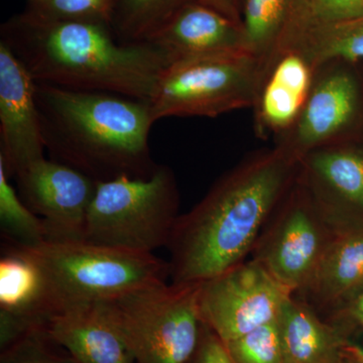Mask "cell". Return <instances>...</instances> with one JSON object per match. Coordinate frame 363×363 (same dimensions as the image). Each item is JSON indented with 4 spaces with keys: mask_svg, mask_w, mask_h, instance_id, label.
Returning a JSON list of instances; mask_svg holds the SVG:
<instances>
[{
    "mask_svg": "<svg viewBox=\"0 0 363 363\" xmlns=\"http://www.w3.org/2000/svg\"><path fill=\"white\" fill-rule=\"evenodd\" d=\"M198 1L211 7L241 25V0H198Z\"/></svg>",
    "mask_w": 363,
    "mask_h": 363,
    "instance_id": "29",
    "label": "cell"
},
{
    "mask_svg": "<svg viewBox=\"0 0 363 363\" xmlns=\"http://www.w3.org/2000/svg\"><path fill=\"white\" fill-rule=\"evenodd\" d=\"M315 70L297 48H286L272 58L253 106L257 136L277 138L293 128L309 96Z\"/></svg>",
    "mask_w": 363,
    "mask_h": 363,
    "instance_id": "15",
    "label": "cell"
},
{
    "mask_svg": "<svg viewBox=\"0 0 363 363\" xmlns=\"http://www.w3.org/2000/svg\"><path fill=\"white\" fill-rule=\"evenodd\" d=\"M292 296L255 259L200 284L198 304L203 324L227 343L278 319Z\"/></svg>",
    "mask_w": 363,
    "mask_h": 363,
    "instance_id": "8",
    "label": "cell"
},
{
    "mask_svg": "<svg viewBox=\"0 0 363 363\" xmlns=\"http://www.w3.org/2000/svg\"><path fill=\"white\" fill-rule=\"evenodd\" d=\"M284 363H340L347 345L342 333L291 297L278 319Z\"/></svg>",
    "mask_w": 363,
    "mask_h": 363,
    "instance_id": "18",
    "label": "cell"
},
{
    "mask_svg": "<svg viewBox=\"0 0 363 363\" xmlns=\"http://www.w3.org/2000/svg\"><path fill=\"white\" fill-rule=\"evenodd\" d=\"M26 250L45 272L56 313L106 302L169 278V262L154 253L128 252L86 240L47 241Z\"/></svg>",
    "mask_w": 363,
    "mask_h": 363,
    "instance_id": "4",
    "label": "cell"
},
{
    "mask_svg": "<svg viewBox=\"0 0 363 363\" xmlns=\"http://www.w3.org/2000/svg\"><path fill=\"white\" fill-rule=\"evenodd\" d=\"M340 363H348L347 362H346L345 359H343L342 362H341Z\"/></svg>",
    "mask_w": 363,
    "mask_h": 363,
    "instance_id": "32",
    "label": "cell"
},
{
    "mask_svg": "<svg viewBox=\"0 0 363 363\" xmlns=\"http://www.w3.org/2000/svg\"><path fill=\"white\" fill-rule=\"evenodd\" d=\"M189 363H233L224 343L203 324L202 335L195 354Z\"/></svg>",
    "mask_w": 363,
    "mask_h": 363,
    "instance_id": "28",
    "label": "cell"
},
{
    "mask_svg": "<svg viewBox=\"0 0 363 363\" xmlns=\"http://www.w3.org/2000/svg\"><path fill=\"white\" fill-rule=\"evenodd\" d=\"M298 169V160L274 145L219 179L176 222L167 247L172 285H200L241 264L292 188Z\"/></svg>",
    "mask_w": 363,
    "mask_h": 363,
    "instance_id": "1",
    "label": "cell"
},
{
    "mask_svg": "<svg viewBox=\"0 0 363 363\" xmlns=\"http://www.w3.org/2000/svg\"><path fill=\"white\" fill-rule=\"evenodd\" d=\"M348 304L350 317L363 326V290Z\"/></svg>",
    "mask_w": 363,
    "mask_h": 363,
    "instance_id": "30",
    "label": "cell"
},
{
    "mask_svg": "<svg viewBox=\"0 0 363 363\" xmlns=\"http://www.w3.org/2000/svg\"><path fill=\"white\" fill-rule=\"evenodd\" d=\"M291 47L304 52L315 68L332 60L359 63L363 61V16L323 21L312 13L309 1L294 21L281 50Z\"/></svg>",
    "mask_w": 363,
    "mask_h": 363,
    "instance_id": "20",
    "label": "cell"
},
{
    "mask_svg": "<svg viewBox=\"0 0 363 363\" xmlns=\"http://www.w3.org/2000/svg\"><path fill=\"white\" fill-rule=\"evenodd\" d=\"M174 172L157 167L149 178L97 182L84 240L128 252L152 253L168 247L178 220Z\"/></svg>",
    "mask_w": 363,
    "mask_h": 363,
    "instance_id": "5",
    "label": "cell"
},
{
    "mask_svg": "<svg viewBox=\"0 0 363 363\" xmlns=\"http://www.w3.org/2000/svg\"><path fill=\"white\" fill-rule=\"evenodd\" d=\"M315 16L323 21L354 20L363 16V0H309Z\"/></svg>",
    "mask_w": 363,
    "mask_h": 363,
    "instance_id": "27",
    "label": "cell"
},
{
    "mask_svg": "<svg viewBox=\"0 0 363 363\" xmlns=\"http://www.w3.org/2000/svg\"><path fill=\"white\" fill-rule=\"evenodd\" d=\"M169 63L247 51L242 26L200 1L183 7L150 42Z\"/></svg>",
    "mask_w": 363,
    "mask_h": 363,
    "instance_id": "16",
    "label": "cell"
},
{
    "mask_svg": "<svg viewBox=\"0 0 363 363\" xmlns=\"http://www.w3.org/2000/svg\"><path fill=\"white\" fill-rule=\"evenodd\" d=\"M363 290V226L339 227L306 289L325 305L350 303Z\"/></svg>",
    "mask_w": 363,
    "mask_h": 363,
    "instance_id": "19",
    "label": "cell"
},
{
    "mask_svg": "<svg viewBox=\"0 0 363 363\" xmlns=\"http://www.w3.org/2000/svg\"><path fill=\"white\" fill-rule=\"evenodd\" d=\"M345 352H347L355 362L363 363V346L347 342Z\"/></svg>",
    "mask_w": 363,
    "mask_h": 363,
    "instance_id": "31",
    "label": "cell"
},
{
    "mask_svg": "<svg viewBox=\"0 0 363 363\" xmlns=\"http://www.w3.org/2000/svg\"><path fill=\"white\" fill-rule=\"evenodd\" d=\"M198 291L164 281L101 303L136 363H189L202 335Z\"/></svg>",
    "mask_w": 363,
    "mask_h": 363,
    "instance_id": "7",
    "label": "cell"
},
{
    "mask_svg": "<svg viewBox=\"0 0 363 363\" xmlns=\"http://www.w3.org/2000/svg\"><path fill=\"white\" fill-rule=\"evenodd\" d=\"M35 89L25 66L0 43V164L9 178L45 157Z\"/></svg>",
    "mask_w": 363,
    "mask_h": 363,
    "instance_id": "12",
    "label": "cell"
},
{
    "mask_svg": "<svg viewBox=\"0 0 363 363\" xmlns=\"http://www.w3.org/2000/svg\"><path fill=\"white\" fill-rule=\"evenodd\" d=\"M297 179L334 225H355L353 215L363 214V152L346 142L305 155Z\"/></svg>",
    "mask_w": 363,
    "mask_h": 363,
    "instance_id": "14",
    "label": "cell"
},
{
    "mask_svg": "<svg viewBox=\"0 0 363 363\" xmlns=\"http://www.w3.org/2000/svg\"><path fill=\"white\" fill-rule=\"evenodd\" d=\"M56 314L44 271L32 253L6 243L0 257V350L45 330Z\"/></svg>",
    "mask_w": 363,
    "mask_h": 363,
    "instance_id": "13",
    "label": "cell"
},
{
    "mask_svg": "<svg viewBox=\"0 0 363 363\" xmlns=\"http://www.w3.org/2000/svg\"><path fill=\"white\" fill-rule=\"evenodd\" d=\"M0 38L35 82L140 101H149L169 64L152 43L123 44L104 23L45 20L26 11L2 23Z\"/></svg>",
    "mask_w": 363,
    "mask_h": 363,
    "instance_id": "2",
    "label": "cell"
},
{
    "mask_svg": "<svg viewBox=\"0 0 363 363\" xmlns=\"http://www.w3.org/2000/svg\"><path fill=\"white\" fill-rule=\"evenodd\" d=\"M0 164V227L6 243L32 248L48 241L45 222L23 202Z\"/></svg>",
    "mask_w": 363,
    "mask_h": 363,
    "instance_id": "23",
    "label": "cell"
},
{
    "mask_svg": "<svg viewBox=\"0 0 363 363\" xmlns=\"http://www.w3.org/2000/svg\"><path fill=\"white\" fill-rule=\"evenodd\" d=\"M28 1H35V0H28Z\"/></svg>",
    "mask_w": 363,
    "mask_h": 363,
    "instance_id": "33",
    "label": "cell"
},
{
    "mask_svg": "<svg viewBox=\"0 0 363 363\" xmlns=\"http://www.w3.org/2000/svg\"><path fill=\"white\" fill-rule=\"evenodd\" d=\"M338 228L296 178L255 259L293 294L306 291Z\"/></svg>",
    "mask_w": 363,
    "mask_h": 363,
    "instance_id": "9",
    "label": "cell"
},
{
    "mask_svg": "<svg viewBox=\"0 0 363 363\" xmlns=\"http://www.w3.org/2000/svg\"><path fill=\"white\" fill-rule=\"evenodd\" d=\"M116 0H35L25 11L45 20L90 21L111 26Z\"/></svg>",
    "mask_w": 363,
    "mask_h": 363,
    "instance_id": "24",
    "label": "cell"
},
{
    "mask_svg": "<svg viewBox=\"0 0 363 363\" xmlns=\"http://www.w3.org/2000/svg\"><path fill=\"white\" fill-rule=\"evenodd\" d=\"M224 345L233 363H284L277 320Z\"/></svg>",
    "mask_w": 363,
    "mask_h": 363,
    "instance_id": "25",
    "label": "cell"
},
{
    "mask_svg": "<svg viewBox=\"0 0 363 363\" xmlns=\"http://www.w3.org/2000/svg\"><path fill=\"white\" fill-rule=\"evenodd\" d=\"M308 0H241V25L248 52L267 67L283 47Z\"/></svg>",
    "mask_w": 363,
    "mask_h": 363,
    "instance_id": "21",
    "label": "cell"
},
{
    "mask_svg": "<svg viewBox=\"0 0 363 363\" xmlns=\"http://www.w3.org/2000/svg\"><path fill=\"white\" fill-rule=\"evenodd\" d=\"M14 179L21 199L44 220L48 241L84 240L96 181L45 157L21 169Z\"/></svg>",
    "mask_w": 363,
    "mask_h": 363,
    "instance_id": "11",
    "label": "cell"
},
{
    "mask_svg": "<svg viewBox=\"0 0 363 363\" xmlns=\"http://www.w3.org/2000/svg\"><path fill=\"white\" fill-rule=\"evenodd\" d=\"M354 63L332 60L318 66L309 96L290 130L276 145L300 161L312 150L346 142L362 108V88Z\"/></svg>",
    "mask_w": 363,
    "mask_h": 363,
    "instance_id": "10",
    "label": "cell"
},
{
    "mask_svg": "<svg viewBox=\"0 0 363 363\" xmlns=\"http://www.w3.org/2000/svg\"><path fill=\"white\" fill-rule=\"evenodd\" d=\"M45 332L78 363H136L125 338L102 303L52 315Z\"/></svg>",
    "mask_w": 363,
    "mask_h": 363,
    "instance_id": "17",
    "label": "cell"
},
{
    "mask_svg": "<svg viewBox=\"0 0 363 363\" xmlns=\"http://www.w3.org/2000/svg\"><path fill=\"white\" fill-rule=\"evenodd\" d=\"M197 0H116L112 32L123 44L150 42L183 7Z\"/></svg>",
    "mask_w": 363,
    "mask_h": 363,
    "instance_id": "22",
    "label": "cell"
},
{
    "mask_svg": "<svg viewBox=\"0 0 363 363\" xmlns=\"http://www.w3.org/2000/svg\"><path fill=\"white\" fill-rule=\"evenodd\" d=\"M266 67L247 51L181 60L157 79L147 104L152 121L217 117L255 106Z\"/></svg>",
    "mask_w": 363,
    "mask_h": 363,
    "instance_id": "6",
    "label": "cell"
},
{
    "mask_svg": "<svg viewBox=\"0 0 363 363\" xmlns=\"http://www.w3.org/2000/svg\"><path fill=\"white\" fill-rule=\"evenodd\" d=\"M35 98L51 160L96 182L149 178L156 172L147 102L39 82Z\"/></svg>",
    "mask_w": 363,
    "mask_h": 363,
    "instance_id": "3",
    "label": "cell"
},
{
    "mask_svg": "<svg viewBox=\"0 0 363 363\" xmlns=\"http://www.w3.org/2000/svg\"><path fill=\"white\" fill-rule=\"evenodd\" d=\"M0 351V363H78L45 330L32 332Z\"/></svg>",
    "mask_w": 363,
    "mask_h": 363,
    "instance_id": "26",
    "label": "cell"
}]
</instances>
